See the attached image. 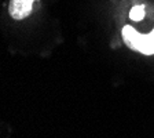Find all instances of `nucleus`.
I'll use <instances>...</instances> for the list:
<instances>
[{
    "label": "nucleus",
    "instance_id": "nucleus-3",
    "mask_svg": "<svg viewBox=\"0 0 154 138\" xmlns=\"http://www.w3.org/2000/svg\"><path fill=\"white\" fill-rule=\"evenodd\" d=\"M129 17H131V19H134V21H139V19H142L144 17V7L143 6L134 7V8L131 10V13H129Z\"/></svg>",
    "mask_w": 154,
    "mask_h": 138
},
{
    "label": "nucleus",
    "instance_id": "nucleus-2",
    "mask_svg": "<svg viewBox=\"0 0 154 138\" xmlns=\"http://www.w3.org/2000/svg\"><path fill=\"white\" fill-rule=\"evenodd\" d=\"M36 0H10L8 13L17 21L26 18L33 11V3Z\"/></svg>",
    "mask_w": 154,
    "mask_h": 138
},
{
    "label": "nucleus",
    "instance_id": "nucleus-1",
    "mask_svg": "<svg viewBox=\"0 0 154 138\" xmlns=\"http://www.w3.org/2000/svg\"><path fill=\"white\" fill-rule=\"evenodd\" d=\"M122 39L125 44L131 50L139 51L142 54L151 55L154 54V29L149 35H140L131 25H125L122 28Z\"/></svg>",
    "mask_w": 154,
    "mask_h": 138
}]
</instances>
